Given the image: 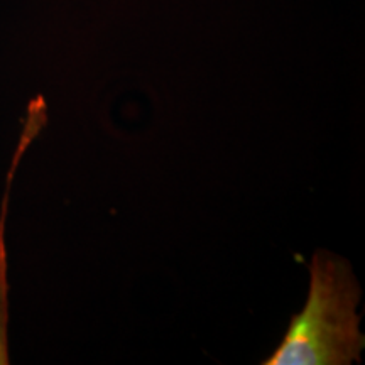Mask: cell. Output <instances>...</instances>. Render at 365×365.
Instances as JSON below:
<instances>
[{
  "label": "cell",
  "instance_id": "1",
  "mask_svg": "<svg viewBox=\"0 0 365 365\" xmlns=\"http://www.w3.org/2000/svg\"><path fill=\"white\" fill-rule=\"evenodd\" d=\"M362 291L349 261L318 250L309 264V293L291 318L266 365H349L360 362L365 336L357 307Z\"/></svg>",
  "mask_w": 365,
  "mask_h": 365
}]
</instances>
